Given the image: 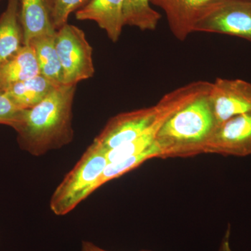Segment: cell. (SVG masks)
I'll return each mask as SVG.
<instances>
[{"label": "cell", "mask_w": 251, "mask_h": 251, "mask_svg": "<svg viewBox=\"0 0 251 251\" xmlns=\"http://www.w3.org/2000/svg\"><path fill=\"white\" fill-rule=\"evenodd\" d=\"M76 85L57 86L35 106L21 110L17 121L11 126L17 133L21 150L41 156L72 143Z\"/></svg>", "instance_id": "obj_1"}, {"label": "cell", "mask_w": 251, "mask_h": 251, "mask_svg": "<svg viewBox=\"0 0 251 251\" xmlns=\"http://www.w3.org/2000/svg\"><path fill=\"white\" fill-rule=\"evenodd\" d=\"M209 91L175 112L161 126L155 139L160 158H187L205 153L216 128Z\"/></svg>", "instance_id": "obj_2"}, {"label": "cell", "mask_w": 251, "mask_h": 251, "mask_svg": "<svg viewBox=\"0 0 251 251\" xmlns=\"http://www.w3.org/2000/svg\"><path fill=\"white\" fill-rule=\"evenodd\" d=\"M108 163L105 151L91 144L52 193L50 201L52 212L67 215L98 189L99 179Z\"/></svg>", "instance_id": "obj_3"}, {"label": "cell", "mask_w": 251, "mask_h": 251, "mask_svg": "<svg viewBox=\"0 0 251 251\" xmlns=\"http://www.w3.org/2000/svg\"><path fill=\"white\" fill-rule=\"evenodd\" d=\"M54 39L62 68L63 85H77L93 76V49L82 29L67 23L57 29Z\"/></svg>", "instance_id": "obj_4"}, {"label": "cell", "mask_w": 251, "mask_h": 251, "mask_svg": "<svg viewBox=\"0 0 251 251\" xmlns=\"http://www.w3.org/2000/svg\"><path fill=\"white\" fill-rule=\"evenodd\" d=\"M195 31L237 36L251 42V0H219Z\"/></svg>", "instance_id": "obj_5"}, {"label": "cell", "mask_w": 251, "mask_h": 251, "mask_svg": "<svg viewBox=\"0 0 251 251\" xmlns=\"http://www.w3.org/2000/svg\"><path fill=\"white\" fill-rule=\"evenodd\" d=\"M209 98L217 127L232 117L251 112V83L218 77L211 82Z\"/></svg>", "instance_id": "obj_6"}, {"label": "cell", "mask_w": 251, "mask_h": 251, "mask_svg": "<svg viewBox=\"0 0 251 251\" xmlns=\"http://www.w3.org/2000/svg\"><path fill=\"white\" fill-rule=\"evenodd\" d=\"M205 153L244 157L251 155V112L237 115L216 127Z\"/></svg>", "instance_id": "obj_7"}, {"label": "cell", "mask_w": 251, "mask_h": 251, "mask_svg": "<svg viewBox=\"0 0 251 251\" xmlns=\"http://www.w3.org/2000/svg\"><path fill=\"white\" fill-rule=\"evenodd\" d=\"M219 0H150L164 11L172 34L184 41L196 25Z\"/></svg>", "instance_id": "obj_8"}, {"label": "cell", "mask_w": 251, "mask_h": 251, "mask_svg": "<svg viewBox=\"0 0 251 251\" xmlns=\"http://www.w3.org/2000/svg\"><path fill=\"white\" fill-rule=\"evenodd\" d=\"M124 0H90L75 13L79 21H93L116 43L125 27Z\"/></svg>", "instance_id": "obj_9"}, {"label": "cell", "mask_w": 251, "mask_h": 251, "mask_svg": "<svg viewBox=\"0 0 251 251\" xmlns=\"http://www.w3.org/2000/svg\"><path fill=\"white\" fill-rule=\"evenodd\" d=\"M19 9L23 45L34 38L56 34L50 0H19Z\"/></svg>", "instance_id": "obj_10"}, {"label": "cell", "mask_w": 251, "mask_h": 251, "mask_svg": "<svg viewBox=\"0 0 251 251\" xmlns=\"http://www.w3.org/2000/svg\"><path fill=\"white\" fill-rule=\"evenodd\" d=\"M39 75V64L31 45H23L16 54L0 64V82L3 91L13 84Z\"/></svg>", "instance_id": "obj_11"}, {"label": "cell", "mask_w": 251, "mask_h": 251, "mask_svg": "<svg viewBox=\"0 0 251 251\" xmlns=\"http://www.w3.org/2000/svg\"><path fill=\"white\" fill-rule=\"evenodd\" d=\"M23 46L19 0H8L6 9L0 16V64L16 54Z\"/></svg>", "instance_id": "obj_12"}, {"label": "cell", "mask_w": 251, "mask_h": 251, "mask_svg": "<svg viewBox=\"0 0 251 251\" xmlns=\"http://www.w3.org/2000/svg\"><path fill=\"white\" fill-rule=\"evenodd\" d=\"M57 87L43 75L16 82L4 90L10 100L21 110L35 106Z\"/></svg>", "instance_id": "obj_13"}, {"label": "cell", "mask_w": 251, "mask_h": 251, "mask_svg": "<svg viewBox=\"0 0 251 251\" xmlns=\"http://www.w3.org/2000/svg\"><path fill=\"white\" fill-rule=\"evenodd\" d=\"M54 35L34 38L28 45L35 52L40 75L57 86L63 85L62 68L55 48Z\"/></svg>", "instance_id": "obj_14"}, {"label": "cell", "mask_w": 251, "mask_h": 251, "mask_svg": "<svg viewBox=\"0 0 251 251\" xmlns=\"http://www.w3.org/2000/svg\"><path fill=\"white\" fill-rule=\"evenodd\" d=\"M150 0H124L125 25L138 27L143 31L156 29L161 15L151 7Z\"/></svg>", "instance_id": "obj_15"}, {"label": "cell", "mask_w": 251, "mask_h": 251, "mask_svg": "<svg viewBox=\"0 0 251 251\" xmlns=\"http://www.w3.org/2000/svg\"><path fill=\"white\" fill-rule=\"evenodd\" d=\"M154 158H160L159 150L155 143L143 152L124 158L120 161L108 163L101 177L99 179L98 188L109 181L120 177L122 175L138 168L144 162Z\"/></svg>", "instance_id": "obj_16"}, {"label": "cell", "mask_w": 251, "mask_h": 251, "mask_svg": "<svg viewBox=\"0 0 251 251\" xmlns=\"http://www.w3.org/2000/svg\"><path fill=\"white\" fill-rule=\"evenodd\" d=\"M90 0H50L52 22L56 30L67 24L72 12L85 6Z\"/></svg>", "instance_id": "obj_17"}, {"label": "cell", "mask_w": 251, "mask_h": 251, "mask_svg": "<svg viewBox=\"0 0 251 251\" xmlns=\"http://www.w3.org/2000/svg\"><path fill=\"white\" fill-rule=\"evenodd\" d=\"M21 110L10 100L4 91H0V125L11 127L18 120Z\"/></svg>", "instance_id": "obj_18"}, {"label": "cell", "mask_w": 251, "mask_h": 251, "mask_svg": "<svg viewBox=\"0 0 251 251\" xmlns=\"http://www.w3.org/2000/svg\"><path fill=\"white\" fill-rule=\"evenodd\" d=\"M230 226H228L224 237L223 238L221 246H220L219 251H232L230 247Z\"/></svg>", "instance_id": "obj_19"}, {"label": "cell", "mask_w": 251, "mask_h": 251, "mask_svg": "<svg viewBox=\"0 0 251 251\" xmlns=\"http://www.w3.org/2000/svg\"><path fill=\"white\" fill-rule=\"evenodd\" d=\"M80 251H108L104 250L101 248L97 247V245L92 242H87V241H83L81 246Z\"/></svg>", "instance_id": "obj_20"}, {"label": "cell", "mask_w": 251, "mask_h": 251, "mask_svg": "<svg viewBox=\"0 0 251 251\" xmlns=\"http://www.w3.org/2000/svg\"><path fill=\"white\" fill-rule=\"evenodd\" d=\"M0 91H3L2 85H1V82H0Z\"/></svg>", "instance_id": "obj_21"}, {"label": "cell", "mask_w": 251, "mask_h": 251, "mask_svg": "<svg viewBox=\"0 0 251 251\" xmlns=\"http://www.w3.org/2000/svg\"><path fill=\"white\" fill-rule=\"evenodd\" d=\"M151 251L143 250V251Z\"/></svg>", "instance_id": "obj_22"}]
</instances>
